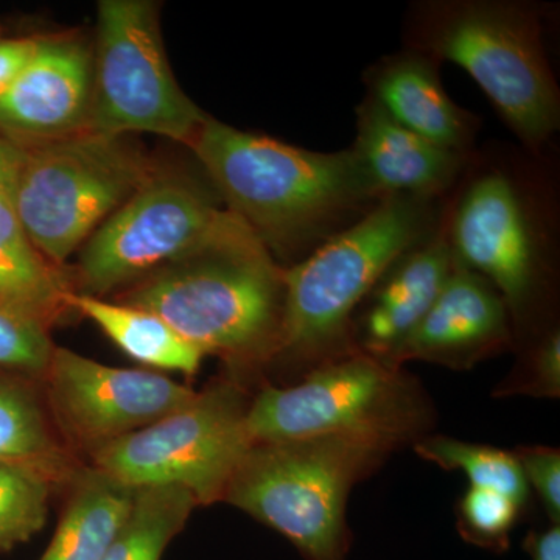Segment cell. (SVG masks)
I'll use <instances>...</instances> for the list:
<instances>
[{
    "label": "cell",
    "instance_id": "4fadbf2b",
    "mask_svg": "<svg viewBox=\"0 0 560 560\" xmlns=\"http://www.w3.org/2000/svg\"><path fill=\"white\" fill-rule=\"evenodd\" d=\"M94 51L77 33L38 38L35 55L0 95V135L18 147L91 131Z\"/></svg>",
    "mask_w": 560,
    "mask_h": 560
},
{
    "label": "cell",
    "instance_id": "484cf974",
    "mask_svg": "<svg viewBox=\"0 0 560 560\" xmlns=\"http://www.w3.org/2000/svg\"><path fill=\"white\" fill-rule=\"evenodd\" d=\"M54 349L43 324L0 301V366L24 374H46Z\"/></svg>",
    "mask_w": 560,
    "mask_h": 560
},
{
    "label": "cell",
    "instance_id": "44dd1931",
    "mask_svg": "<svg viewBox=\"0 0 560 560\" xmlns=\"http://www.w3.org/2000/svg\"><path fill=\"white\" fill-rule=\"evenodd\" d=\"M198 506L175 486L136 489L127 522L102 560H161Z\"/></svg>",
    "mask_w": 560,
    "mask_h": 560
},
{
    "label": "cell",
    "instance_id": "e0dca14e",
    "mask_svg": "<svg viewBox=\"0 0 560 560\" xmlns=\"http://www.w3.org/2000/svg\"><path fill=\"white\" fill-rule=\"evenodd\" d=\"M455 265L445 219L390 265L372 289L363 318L364 348L372 357L386 360L399 348L430 311Z\"/></svg>",
    "mask_w": 560,
    "mask_h": 560
},
{
    "label": "cell",
    "instance_id": "2e32d148",
    "mask_svg": "<svg viewBox=\"0 0 560 560\" xmlns=\"http://www.w3.org/2000/svg\"><path fill=\"white\" fill-rule=\"evenodd\" d=\"M366 84L368 94L401 127L467 156L478 120L448 97L440 61L411 49L390 55L368 69Z\"/></svg>",
    "mask_w": 560,
    "mask_h": 560
},
{
    "label": "cell",
    "instance_id": "7a4b0ae2",
    "mask_svg": "<svg viewBox=\"0 0 560 560\" xmlns=\"http://www.w3.org/2000/svg\"><path fill=\"white\" fill-rule=\"evenodd\" d=\"M121 304L160 316L205 357L256 359L279 346L283 270L231 212L205 245L139 280Z\"/></svg>",
    "mask_w": 560,
    "mask_h": 560
},
{
    "label": "cell",
    "instance_id": "9c48e42d",
    "mask_svg": "<svg viewBox=\"0 0 560 560\" xmlns=\"http://www.w3.org/2000/svg\"><path fill=\"white\" fill-rule=\"evenodd\" d=\"M230 215L198 184L154 171L84 243L80 293L102 298L138 283L200 248Z\"/></svg>",
    "mask_w": 560,
    "mask_h": 560
},
{
    "label": "cell",
    "instance_id": "ba28073f",
    "mask_svg": "<svg viewBox=\"0 0 560 560\" xmlns=\"http://www.w3.org/2000/svg\"><path fill=\"white\" fill-rule=\"evenodd\" d=\"M242 394L230 385L195 394L179 410L94 453L95 469L132 489L175 486L200 504L223 500L253 447Z\"/></svg>",
    "mask_w": 560,
    "mask_h": 560
},
{
    "label": "cell",
    "instance_id": "4dcf8cb0",
    "mask_svg": "<svg viewBox=\"0 0 560 560\" xmlns=\"http://www.w3.org/2000/svg\"><path fill=\"white\" fill-rule=\"evenodd\" d=\"M22 149L0 135V190L13 187L20 167Z\"/></svg>",
    "mask_w": 560,
    "mask_h": 560
},
{
    "label": "cell",
    "instance_id": "9a60e30c",
    "mask_svg": "<svg viewBox=\"0 0 560 560\" xmlns=\"http://www.w3.org/2000/svg\"><path fill=\"white\" fill-rule=\"evenodd\" d=\"M355 113L357 139L349 150L378 200L396 195L436 200L451 189L466 154L401 127L370 94Z\"/></svg>",
    "mask_w": 560,
    "mask_h": 560
},
{
    "label": "cell",
    "instance_id": "5bb4252c",
    "mask_svg": "<svg viewBox=\"0 0 560 560\" xmlns=\"http://www.w3.org/2000/svg\"><path fill=\"white\" fill-rule=\"evenodd\" d=\"M510 337L508 307L495 287L455 265L422 320L385 363L427 360L467 366L501 348Z\"/></svg>",
    "mask_w": 560,
    "mask_h": 560
},
{
    "label": "cell",
    "instance_id": "f1b7e54d",
    "mask_svg": "<svg viewBox=\"0 0 560 560\" xmlns=\"http://www.w3.org/2000/svg\"><path fill=\"white\" fill-rule=\"evenodd\" d=\"M38 38H0V95L21 75L35 55Z\"/></svg>",
    "mask_w": 560,
    "mask_h": 560
},
{
    "label": "cell",
    "instance_id": "30bf717a",
    "mask_svg": "<svg viewBox=\"0 0 560 560\" xmlns=\"http://www.w3.org/2000/svg\"><path fill=\"white\" fill-rule=\"evenodd\" d=\"M401 383L372 355H352L313 371L300 385L261 390L246 411L253 444L334 434L399 433Z\"/></svg>",
    "mask_w": 560,
    "mask_h": 560
},
{
    "label": "cell",
    "instance_id": "4316f807",
    "mask_svg": "<svg viewBox=\"0 0 560 560\" xmlns=\"http://www.w3.org/2000/svg\"><path fill=\"white\" fill-rule=\"evenodd\" d=\"M515 458L521 463L526 482L539 493L552 525L560 522V453L548 447L518 448Z\"/></svg>",
    "mask_w": 560,
    "mask_h": 560
},
{
    "label": "cell",
    "instance_id": "8fae6325",
    "mask_svg": "<svg viewBox=\"0 0 560 560\" xmlns=\"http://www.w3.org/2000/svg\"><path fill=\"white\" fill-rule=\"evenodd\" d=\"M445 220L456 264L489 280L512 315L525 313L544 271V242L517 183L482 173Z\"/></svg>",
    "mask_w": 560,
    "mask_h": 560
},
{
    "label": "cell",
    "instance_id": "7c38bea8",
    "mask_svg": "<svg viewBox=\"0 0 560 560\" xmlns=\"http://www.w3.org/2000/svg\"><path fill=\"white\" fill-rule=\"evenodd\" d=\"M46 374L58 420L92 452L179 410L197 394L160 372L108 366L62 348L54 349Z\"/></svg>",
    "mask_w": 560,
    "mask_h": 560
},
{
    "label": "cell",
    "instance_id": "5b68a950",
    "mask_svg": "<svg viewBox=\"0 0 560 560\" xmlns=\"http://www.w3.org/2000/svg\"><path fill=\"white\" fill-rule=\"evenodd\" d=\"M434 200L396 195L283 270L278 349L318 355L348 337L350 318L400 256L436 230Z\"/></svg>",
    "mask_w": 560,
    "mask_h": 560
},
{
    "label": "cell",
    "instance_id": "ffe728a7",
    "mask_svg": "<svg viewBox=\"0 0 560 560\" xmlns=\"http://www.w3.org/2000/svg\"><path fill=\"white\" fill-rule=\"evenodd\" d=\"M66 304L79 311L132 360L154 370L194 375L205 355L154 313L70 291Z\"/></svg>",
    "mask_w": 560,
    "mask_h": 560
},
{
    "label": "cell",
    "instance_id": "52a82bcc",
    "mask_svg": "<svg viewBox=\"0 0 560 560\" xmlns=\"http://www.w3.org/2000/svg\"><path fill=\"white\" fill-rule=\"evenodd\" d=\"M91 131L151 132L190 145L205 113L173 77L151 0H103L97 9Z\"/></svg>",
    "mask_w": 560,
    "mask_h": 560
},
{
    "label": "cell",
    "instance_id": "7402d4cb",
    "mask_svg": "<svg viewBox=\"0 0 560 560\" xmlns=\"http://www.w3.org/2000/svg\"><path fill=\"white\" fill-rule=\"evenodd\" d=\"M0 460L28 464L51 477L65 467L36 397L9 378H0Z\"/></svg>",
    "mask_w": 560,
    "mask_h": 560
},
{
    "label": "cell",
    "instance_id": "d4e9b609",
    "mask_svg": "<svg viewBox=\"0 0 560 560\" xmlns=\"http://www.w3.org/2000/svg\"><path fill=\"white\" fill-rule=\"evenodd\" d=\"M521 504L495 490L471 488L460 500L459 529L464 539L490 551L510 547V534Z\"/></svg>",
    "mask_w": 560,
    "mask_h": 560
},
{
    "label": "cell",
    "instance_id": "8992f818",
    "mask_svg": "<svg viewBox=\"0 0 560 560\" xmlns=\"http://www.w3.org/2000/svg\"><path fill=\"white\" fill-rule=\"evenodd\" d=\"M153 173L127 136L86 131L24 147L11 201L36 249L61 265Z\"/></svg>",
    "mask_w": 560,
    "mask_h": 560
},
{
    "label": "cell",
    "instance_id": "cb8c5ba5",
    "mask_svg": "<svg viewBox=\"0 0 560 560\" xmlns=\"http://www.w3.org/2000/svg\"><path fill=\"white\" fill-rule=\"evenodd\" d=\"M51 478L38 467L0 460V551L13 550L44 528Z\"/></svg>",
    "mask_w": 560,
    "mask_h": 560
},
{
    "label": "cell",
    "instance_id": "6da1fadb",
    "mask_svg": "<svg viewBox=\"0 0 560 560\" xmlns=\"http://www.w3.org/2000/svg\"><path fill=\"white\" fill-rule=\"evenodd\" d=\"M189 147L226 209L268 250L316 249L381 201L350 150L298 149L210 117Z\"/></svg>",
    "mask_w": 560,
    "mask_h": 560
},
{
    "label": "cell",
    "instance_id": "277c9868",
    "mask_svg": "<svg viewBox=\"0 0 560 560\" xmlns=\"http://www.w3.org/2000/svg\"><path fill=\"white\" fill-rule=\"evenodd\" d=\"M396 434H334L254 444L223 500L278 530L307 560H346L350 489Z\"/></svg>",
    "mask_w": 560,
    "mask_h": 560
},
{
    "label": "cell",
    "instance_id": "f546056e",
    "mask_svg": "<svg viewBox=\"0 0 560 560\" xmlns=\"http://www.w3.org/2000/svg\"><path fill=\"white\" fill-rule=\"evenodd\" d=\"M525 550L528 551L530 560H560L559 525L530 534L525 540Z\"/></svg>",
    "mask_w": 560,
    "mask_h": 560
},
{
    "label": "cell",
    "instance_id": "83f0119b",
    "mask_svg": "<svg viewBox=\"0 0 560 560\" xmlns=\"http://www.w3.org/2000/svg\"><path fill=\"white\" fill-rule=\"evenodd\" d=\"M560 390V338L558 331L548 335L534 353L533 377L529 393L539 396H559Z\"/></svg>",
    "mask_w": 560,
    "mask_h": 560
},
{
    "label": "cell",
    "instance_id": "603a6c76",
    "mask_svg": "<svg viewBox=\"0 0 560 560\" xmlns=\"http://www.w3.org/2000/svg\"><path fill=\"white\" fill-rule=\"evenodd\" d=\"M416 452L442 469L464 471L471 488L495 490L521 506L528 500V482L511 453L442 436L420 442Z\"/></svg>",
    "mask_w": 560,
    "mask_h": 560
},
{
    "label": "cell",
    "instance_id": "ac0fdd59",
    "mask_svg": "<svg viewBox=\"0 0 560 560\" xmlns=\"http://www.w3.org/2000/svg\"><path fill=\"white\" fill-rule=\"evenodd\" d=\"M136 489L91 469L79 478L39 560H102L130 515Z\"/></svg>",
    "mask_w": 560,
    "mask_h": 560
},
{
    "label": "cell",
    "instance_id": "3957f363",
    "mask_svg": "<svg viewBox=\"0 0 560 560\" xmlns=\"http://www.w3.org/2000/svg\"><path fill=\"white\" fill-rule=\"evenodd\" d=\"M540 14L503 0H430L408 24L411 50L452 61L477 81L530 150L559 130L560 95L544 49Z\"/></svg>",
    "mask_w": 560,
    "mask_h": 560
},
{
    "label": "cell",
    "instance_id": "d6986e66",
    "mask_svg": "<svg viewBox=\"0 0 560 560\" xmlns=\"http://www.w3.org/2000/svg\"><path fill=\"white\" fill-rule=\"evenodd\" d=\"M70 291L22 228L11 187L0 190V301L49 329L68 311Z\"/></svg>",
    "mask_w": 560,
    "mask_h": 560
}]
</instances>
